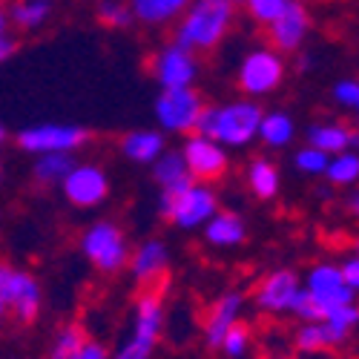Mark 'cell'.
I'll use <instances>...</instances> for the list:
<instances>
[{
  "label": "cell",
  "instance_id": "cell-30",
  "mask_svg": "<svg viewBox=\"0 0 359 359\" xmlns=\"http://www.w3.org/2000/svg\"><path fill=\"white\" fill-rule=\"evenodd\" d=\"M86 334L78 322H69L64 325L61 331H57L55 342H52V359H78V351L83 345Z\"/></svg>",
  "mask_w": 359,
  "mask_h": 359
},
{
  "label": "cell",
  "instance_id": "cell-45",
  "mask_svg": "<svg viewBox=\"0 0 359 359\" xmlns=\"http://www.w3.org/2000/svg\"><path fill=\"white\" fill-rule=\"evenodd\" d=\"M353 253L359 256V236H356V242H353Z\"/></svg>",
  "mask_w": 359,
  "mask_h": 359
},
{
  "label": "cell",
  "instance_id": "cell-34",
  "mask_svg": "<svg viewBox=\"0 0 359 359\" xmlns=\"http://www.w3.org/2000/svg\"><path fill=\"white\" fill-rule=\"evenodd\" d=\"M334 101L353 115V127L359 130V78H339L331 89Z\"/></svg>",
  "mask_w": 359,
  "mask_h": 359
},
{
  "label": "cell",
  "instance_id": "cell-1",
  "mask_svg": "<svg viewBox=\"0 0 359 359\" xmlns=\"http://www.w3.org/2000/svg\"><path fill=\"white\" fill-rule=\"evenodd\" d=\"M236 9L233 0H193L172 26V41L196 55H210L233 32Z\"/></svg>",
  "mask_w": 359,
  "mask_h": 359
},
{
  "label": "cell",
  "instance_id": "cell-35",
  "mask_svg": "<svg viewBox=\"0 0 359 359\" xmlns=\"http://www.w3.org/2000/svg\"><path fill=\"white\" fill-rule=\"evenodd\" d=\"M290 0H245V12L256 26H271L285 9Z\"/></svg>",
  "mask_w": 359,
  "mask_h": 359
},
{
  "label": "cell",
  "instance_id": "cell-3",
  "mask_svg": "<svg viewBox=\"0 0 359 359\" xmlns=\"http://www.w3.org/2000/svg\"><path fill=\"white\" fill-rule=\"evenodd\" d=\"M219 210V193L210 184L190 182L178 190H158V216L178 230H201Z\"/></svg>",
  "mask_w": 359,
  "mask_h": 359
},
{
  "label": "cell",
  "instance_id": "cell-13",
  "mask_svg": "<svg viewBox=\"0 0 359 359\" xmlns=\"http://www.w3.org/2000/svg\"><path fill=\"white\" fill-rule=\"evenodd\" d=\"M311 29H313L311 9L302 4V0H290L287 9L271 26H264V38H267V46H273L276 52L293 55L299 49H305V41L311 38Z\"/></svg>",
  "mask_w": 359,
  "mask_h": 359
},
{
  "label": "cell",
  "instance_id": "cell-26",
  "mask_svg": "<svg viewBox=\"0 0 359 359\" xmlns=\"http://www.w3.org/2000/svg\"><path fill=\"white\" fill-rule=\"evenodd\" d=\"M319 322L325 325L327 339H331V348H339L356 331V327H359V305L356 302H348V305L331 308Z\"/></svg>",
  "mask_w": 359,
  "mask_h": 359
},
{
  "label": "cell",
  "instance_id": "cell-33",
  "mask_svg": "<svg viewBox=\"0 0 359 359\" xmlns=\"http://www.w3.org/2000/svg\"><path fill=\"white\" fill-rule=\"evenodd\" d=\"M219 351H222L227 359H245L248 351H250V327H248L242 319H238V322L230 327V331L224 334Z\"/></svg>",
  "mask_w": 359,
  "mask_h": 359
},
{
  "label": "cell",
  "instance_id": "cell-41",
  "mask_svg": "<svg viewBox=\"0 0 359 359\" xmlns=\"http://www.w3.org/2000/svg\"><path fill=\"white\" fill-rule=\"evenodd\" d=\"M316 196H319L322 201H327V198H334V187H331V184H327V182H325V184H319V187H316Z\"/></svg>",
  "mask_w": 359,
  "mask_h": 359
},
{
  "label": "cell",
  "instance_id": "cell-39",
  "mask_svg": "<svg viewBox=\"0 0 359 359\" xmlns=\"http://www.w3.org/2000/svg\"><path fill=\"white\" fill-rule=\"evenodd\" d=\"M313 64H316L313 52L299 49V52H293V67H290V69H296L299 75H305V72H311V69H313Z\"/></svg>",
  "mask_w": 359,
  "mask_h": 359
},
{
  "label": "cell",
  "instance_id": "cell-40",
  "mask_svg": "<svg viewBox=\"0 0 359 359\" xmlns=\"http://www.w3.org/2000/svg\"><path fill=\"white\" fill-rule=\"evenodd\" d=\"M345 210H348L353 219H359V184L351 187V193H348V198H345Z\"/></svg>",
  "mask_w": 359,
  "mask_h": 359
},
{
  "label": "cell",
  "instance_id": "cell-36",
  "mask_svg": "<svg viewBox=\"0 0 359 359\" xmlns=\"http://www.w3.org/2000/svg\"><path fill=\"white\" fill-rule=\"evenodd\" d=\"M339 271H342L345 285H348L353 293H359V256H356V253H353V256H348V259L339 264Z\"/></svg>",
  "mask_w": 359,
  "mask_h": 359
},
{
  "label": "cell",
  "instance_id": "cell-6",
  "mask_svg": "<svg viewBox=\"0 0 359 359\" xmlns=\"http://www.w3.org/2000/svg\"><path fill=\"white\" fill-rule=\"evenodd\" d=\"M164 331V299L161 290L147 287L138 302H135V313H133V331L127 337V342L115 351L112 359H149L161 339Z\"/></svg>",
  "mask_w": 359,
  "mask_h": 359
},
{
  "label": "cell",
  "instance_id": "cell-5",
  "mask_svg": "<svg viewBox=\"0 0 359 359\" xmlns=\"http://www.w3.org/2000/svg\"><path fill=\"white\" fill-rule=\"evenodd\" d=\"M81 253L98 273H118L130 262V238L112 219H98L81 233Z\"/></svg>",
  "mask_w": 359,
  "mask_h": 359
},
{
  "label": "cell",
  "instance_id": "cell-25",
  "mask_svg": "<svg viewBox=\"0 0 359 359\" xmlns=\"http://www.w3.org/2000/svg\"><path fill=\"white\" fill-rule=\"evenodd\" d=\"M149 175H153L158 190H178V187L196 182L182 158V149H164V156L149 164Z\"/></svg>",
  "mask_w": 359,
  "mask_h": 359
},
{
  "label": "cell",
  "instance_id": "cell-9",
  "mask_svg": "<svg viewBox=\"0 0 359 359\" xmlns=\"http://www.w3.org/2000/svg\"><path fill=\"white\" fill-rule=\"evenodd\" d=\"M149 75L158 83V89H184L196 86L201 75V57L175 41L161 43L149 55Z\"/></svg>",
  "mask_w": 359,
  "mask_h": 359
},
{
  "label": "cell",
  "instance_id": "cell-47",
  "mask_svg": "<svg viewBox=\"0 0 359 359\" xmlns=\"http://www.w3.org/2000/svg\"><path fill=\"white\" fill-rule=\"evenodd\" d=\"M233 4H236V6H245V0H233Z\"/></svg>",
  "mask_w": 359,
  "mask_h": 359
},
{
  "label": "cell",
  "instance_id": "cell-31",
  "mask_svg": "<svg viewBox=\"0 0 359 359\" xmlns=\"http://www.w3.org/2000/svg\"><path fill=\"white\" fill-rule=\"evenodd\" d=\"M290 161H293V170H296V172L311 175V178H319V175H325L331 156L322 153V149H316V147H311V144H302V147H299L296 153H293Z\"/></svg>",
  "mask_w": 359,
  "mask_h": 359
},
{
  "label": "cell",
  "instance_id": "cell-12",
  "mask_svg": "<svg viewBox=\"0 0 359 359\" xmlns=\"http://www.w3.org/2000/svg\"><path fill=\"white\" fill-rule=\"evenodd\" d=\"M182 158L190 170V175L201 184H216L230 172V149L207 135H184Z\"/></svg>",
  "mask_w": 359,
  "mask_h": 359
},
{
  "label": "cell",
  "instance_id": "cell-19",
  "mask_svg": "<svg viewBox=\"0 0 359 359\" xmlns=\"http://www.w3.org/2000/svg\"><path fill=\"white\" fill-rule=\"evenodd\" d=\"M167 149V135L161 130H130L118 141V153H121L130 164L138 167H149L153 161H158Z\"/></svg>",
  "mask_w": 359,
  "mask_h": 359
},
{
  "label": "cell",
  "instance_id": "cell-22",
  "mask_svg": "<svg viewBox=\"0 0 359 359\" xmlns=\"http://www.w3.org/2000/svg\"><path fill=\"white\" fill-rule=\"evenodd\" d=\"M204 233V242L210 245V248H238V245H245V238H248V222L233 213V210H219L210 222H207L201 227Z\"/></svg>",
  "mask_w": 359,
  "mask_h": 359
},
{
  "label": "cell",
  "instance_id": "cell-48",
  "mask_svg": "<svg viewBox=\"0 0 359 359\" xmlns=\"http://www.w3.org/2000/svg\"><path fill=\"white\" fill-rule=\"evenodd\" d=\"M0 230H4V216H0Z\"/></svg>",
  "mask_w": 359,
  "mask_h": 359
},
{
  "label": "cell",
  "instance_id": "cell-10",
  "mask_svg": "<svg viewBox=\"0 0 359 359\" xmlns=\"http://www.w3.org/2000/svg\"><path fill=\"white\" fill-rule=\"evenodd\" d=\"M109 190H112L109 172L95 161H75L61 182V196L75 210H95L109 198Z\"/></svg>",
  "mask_w": 359,
  "mask_h": 359
},
{
  "label": "cell",
  "instance_id": "cell-37",
  "mask_svg": "<svg viewBox=\"0 0 359 359\" xmlns=\"http://www.w3.org/2000/svg\"><path fill=\"white\" fill-rule=\"evenodd\" d=\"M18 49H20V41L15 38L12 29H9V32H0V64L12 61V57L18 55Z\"/></svg>",
  "mask_w": 359,
  "mask_h": 359
},
{
  "label": "cell",
  "instance_id": "cell-16",
  "mask_svg": "<svg viewBox=\"0 0 359 359\" xmlns=\"http://www.w3.org/2000/svg\"><path fill=\"white\" fill-rule=\"evenodd\" d=\"M242 311H245V293L242 290H227L216 299V302L210 305V311H207V316H204V342H207V348L222 345L224 334L242 319Z\"/></svg>",
  "mask_w": 359,
  "mask_h": 359
},
{
  "label": "cell",
  "instance_id": "cell-23",
  "mask_svg": "<svg viewBox=\"0 0 359 359\" xmlns=\"http://www.w3.org/2000/svg\"><path fill=\"white\" fill-rule=\"evenodd\" d=\"M6 12L15 32H41L55 15V0H12Z\"/></svg>",
  "mask_w": 359,
  "mask_h": 359
},
{
  "label": "cell",
  "instance_id": "cell-32",
  "mask_svg": "<svg viewBox=\"0 0 359 359\" xmlns=\"http://www.w3.org/2000/svg\"><path fill=\"white\" fill-rule=\"evenodd\" d=\"M293 342L302 353H316V351L331 348V339H327V331H325L322 322H302L296 337H293Z\"/></svg>",
  "mask_w": 359,
  "mask_h": 359
},
{
  "label": "cell",
  "instance_id": "cell-49",
  "mask_svg": "<svg viewBox=\"0 0 359 359\" xmlns=\"http://www.w3.org/2000/svg\"><path fill=\"white\" fill-rule=\"evenodd\" d=\"M245 359H248V356H245Z\"/></svg>",
  "mask_w": 359,
  "mask_h": 359
},
{
  "label": "cell",
  "instance_id": "cell-2",
  "mask_svg": "<svg viewBox=\"0 0 359 359\" xmlns=\"http://www.w3.org/2000/svg\"><path fill=\"white\" fill-rule=\"evenodd\" d=\"M262 115L264 107L245 95L224 104H204L196 133L219 141L227 149H245L259 138Z\"/></svg>",
  "mask_w": 359,
  "mask_h": 359
},
{
  "label": "cell",
  "instance_id": "cell-46",
  "mask_svg": "<svg viewBox=\"0 0 359 359\" xmlns=\"http://www.w3.org/2000/svg\"><path fill=\"white\" fill-rule=\"evenodd\" d=\"M0 184H4V161H0Z\"/></svg>",
  "mask_w": 359,
  "mask_h": 359
},
{
  "label": "cell",
  "instance_id": "cell-42",
  "mask_svg": "<svg viewBox=\"0 0 359 359\" xmlns=\"http://www.w3.org/2000/svg\"><path fill=\"white\" fill-rule=\"evenodd\" d=\"M0 32H9V12L4 6V0H0Z\"/></svg>",
  "mask_w": 359,
  "mask_h": 359
},
{
  "label": "cell",
  "instance_id": "cell-27",
  "mask_svg": "<svg viewBox=\"0 0 359 359\" xmlns=\"http://www.w3.org/2000/svg\"><path fill=\"white\" fill-rule=\"evenodd\" d=\"M75 156H64V153H49V156H35L32 161V182L38 187H61V182L67 178V172L72 170Z\"/></svg>",
  "mask_w": 359,
  "mask_h": 359
},
{
  "label": "cell",
  "instance_id": "cell-28",
  "mask_svg": "<svg viewBox=\"0 0 359 359\" xmlns=\"http://www.w3.org/2000/svg\"><path fill=\"white\" fill-rule=\"evenodd\" d=\"M322 178L331 187H356L359 184V149H345V153L331 156Z\"/></svg>",
  "mask_w": 359,
  "mask_h": 359
},
{
  "label": "cell",
  "instance_id": "cell-20",
  "mask_svg": "<svg viewBox=\"0 0 359 359\" xmlns=\"http://www.w3.org/2000/svg\"><path fill=\"white\" fill-rule=\"evenodd\" d=\"M133 20L144 29H170L193 0H127Z\"/></svg>",
  "mask_w": 359,
  "mask_h": 359
},
{
  "label": "cell",
  "instance_id": "cell-14",
  "mask_svg": "<svg viewBox=\"0 0 359 359\" xmlns=\"http://www.w3.org/2000/svg\"><path fill=\"white\" fill-rule=\"evenodd\" d=\"M302 287L308 290V296L316 302V308L322 311V316L331 311V308L356 302V293L345 285L339 264H334V262H316L311 271H308Z\"/></svg>",
  "mask_w": 359,
  "mask_h": 359
},
{
  "label": "cell",
  "instance_id": "cell-8",
  "mask_svg": "<svg viewBox=\"0 0 359 359\" xmlns=\"http://www.w3.org/2000/svg\"><path fill=\"white\" fill-rule=\"evenodd\" d=\"M204 95L196 86L184 89H161L153 101L156 124L164 135H193L204 109Z\"/></svg>",
  "mask_w": 359,
  "mask_h": 359
},
{
  "label": "cell",
  "instance_id": "cell-7",
  "mask_svg": "<svg viewBox=\"0 0 359 359\" xmlns=\"http://www.w3.org/2000/svg\"><path fill=\"white\" fill-rule=\"evenodd\" d=\"M93 141L83 124H61V121H43V124H32L23 127L15 135V144L20 153L26 156H49V153H64V156H75L78 149H83Z\"/></svg>",
  "mask_w": 359,
  "mask_h": 359
},
{
  "label": "cell",
  "instance_id": "cell-15",
  "mask_svg": "<svg viewBox=\"0 0 359 359\" xmlns=\"http://www.w3.org/2000/svg\"><path fill=\"white\" fill-rule=\"evenodd\" d=\"M299 290H302V282H299V276H296L293 271H287V267H282V271L267 273V276L256 285L253 302H256V308L264 311V313H290Z\"/></svg>",
  "mask_w": 359,
  "mask_h": 359
},
{
  "label": "cell",
  "instance_id": "cell-38",
  "mask_svg": "<svg viewBox=\"0 0 359 359\" xmlns=\"http://www.w3.org/2000/svg\"><path fill=\"white\" fill-rule=\"evenodd\" d=\"M78 359H109V351L98 339H89L86 337L83 345H81V351H78Z\"/></svg>",
  "mask_w": 359,
  "mask_h": 359
},
{
  "label": "cell",
  "instance_id": "cell-4",
  "mask_svg": "<svg viewBox=\"0 0 359 359\" xmlns=\"http://www.w3.org/2000/svg\"><path fill=\"white\" fill-rule=\"evenodd\" d=\"M287 55L276 52L273 46L259 43L253 49H248L242 55V61L236 67V86L245 98H267L282 89V83L287 81Z\"/></svg>",
  "mask_w": 359,
  "mask_h": 359
},
{
  "label": "cell",
  "instance_id": "cell-17",
  "mask_svg": "<svg viewBox=\"0 0 359 359\" xmlns=\"http://www.w3.org/2000/svg\"><path fill=\"white\" fill-rule=\"evenodd\" d=\"M130 276L135 285L141 287H149L153 282H158L167 267H170V250L167 245L161 242V238H147V242H141L133 253H130Z\"/></svg>",
  "mask_w": 359,
  "mask_h": 359
},
{
  "label": "cell",
  "instance_id": "cell-11",
  "mask_svg": "<svg viewBox=\"0 0 359 359\" xmlns=\"http://www.w3.org/2000/svg\"><path fill=\"white\" fill-rule=\"evenodd\" d=\"M0 296L6 302V311H12L18 322L29 325L38 319L43 293H41L38 279L29 271H23V267L0 262Z\"/></svg>",
  "mask_w": 359,
  "mask_h": 359
},
{
  "label": "cell",
  "instance_id": "cell-24",
  "mask_svg": "<svg viewBox=\"0 0 359 359\" xmlns=\"http://www.w3.org/2000/svg\"><path fill=\"white\" fill-rule=\"evenodd\" d=\"M296 138V121L287 109H264L262 124H259V138L262 147L267 149H287Z\"/></svg>",
  "mask_w": 359,
  "mask_h": 359
},
{
  "label": "cell",
  "instance_id": "cell-44",
  "mask_svg": "<svg viewBox=\"0 0 359 359\" xmlns=\"http://www.w3.org/2000/svg\"><path fill=\"white\" fill-rule=\"evenodd\" d=\"M4 141H6V127L0 124V144H4Z\"/></svg>",
  "mask_w": 359,
  "mask_h": 359
},
{
  "label": "cell",
  "instance_id": "cell-43",
  "mask_svg": "<svg viewBox=\"0 0 359 359\" xmlns=\"http://www.w3.org/2000/svg\"><path fill=\"white\" fill-rule=\"evenodd\" d=\"M4 313H6V302H4V296H0V319H4Z\"/></svg>",
  "mask_w": 359,
  "mask_h": 359
},
{
  "label": "cell",
  "instance_id": "cell-29",
  "mask_svg": "<svg viewBox=\"0 0 359 359\" xmlns=\"http://www.w3.org/2000/svg\"><path fill=\"white\" fill-rule=\"evenodd\" d=\"M95 20H98V26L112 29V32H124V29H130L135 23L127 0H98Z\"/></svg>",
  "mask_w": 359,
  "mask_h": 359
},
{
  "label": "cell",
  "instance_id": "cell-21",
  "mask_svg": "<svg viewBox=\"0 0 359 359\" xmlns=\"http://www.w3.org/2000/svg\"><path fill=\"white\" fill-rule=\"evenodd\" d=\"M245 184L256 201H273L282 193V170L273 158L256 156L245 170Z\"/></svg>",
  "mask_w": 359,
  "mask_h": 359
},
{
  "label": "cell",
  "instance_id": "cell-18",
  "mask_svg": "<svg viewBox=\"0 0 359 359\" xmlns=\"http://www.w3.org/2000/svg\"><path fill=\"white\" fill-rule=\"evenodd\" d=\"M305 144L322 149L327 156H337L345 149H359V130L345 121H313L305 130Z\"/></svg>",
  "mask_w": 359,
  "mask_h": 359
}]
</instances>
